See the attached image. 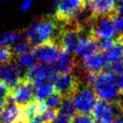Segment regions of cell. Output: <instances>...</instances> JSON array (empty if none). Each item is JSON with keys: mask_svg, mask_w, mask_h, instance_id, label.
I'll list each match as a JSON object with an SVG mask.
<instances>
[{"mask_svg": "<svg viewBox=\"0 0 123 123\" xmlns=\"http://www.w3.org/2000/svg\"><path fill=\"white\" fill-rule=\"evenodd\" d=\"M34 94L36 100L45 101L50 95L55 92L54 84L52 81H42L33 84Z\"/></svg>", "mask_w": 123, "mask_h": 123, "instance_id": "cell-18", "label": "cell"}, {"mask_svg": "<svg viewBox=\"0 0 123 123\" xmlns=\"http://www.w3.org/2000/svg\"><path fill=\"white\" fill-rule=\"evenodd\" d=\"M116 11L118 12V14L123 16V0H120L119 4L116 6Z\"/></svg>", "mask_w": 123, "mask_h": 123, "instance_id": "cell-30", "label": "cell"}, {"mask_svg": "<svg viewBox=\"0 0 123 123\" xmlns=\"http://www.w3.org/2000/svg\"><path fill=\"white\" fill-rule=\"evenodd\" d=\"M53 17L64 25L75 24L78 16L86 9V0H55Z\"/></svg>", "mask_w": 123, "mask_h": 123, "instance_id": "cell-3", "label": "cell"}, {"mask_svg": "<svg viewBox=\"0 0 123 123\" xmlns=\"http://www.w3.org/2000/svg\"><path fill=\"white\" fill-rule=\"evenodd\" d=\"M82 65L83 68L86 73L94 74H99L105 71L107 67H109L105 55L101 51H98L83 59Z\"/></svg>", "mask_w": 123, "mask_h": 123, "instance_id": "cell-13", "label": "cell"}, {"mask_svg": "<svg viewBox=\"0 0 123 123\" xmlns=\"http://www.w3.org/2000/svg\"><path fill=\"white\" fill-rule=\"evenodd\" d=\"M17 123H26V121H19V122H17Z\"/></svg>", "mask_w": 123, "mask_h": 123, "instance_id": "cell-33", "label": "cell"}, {"mask_svg": "<svg viewBox=\"0 0 123 123\" xmlns=\"http://www.w3.org/2000/svg\"><path fill=\"white\" fill-rule=\"evenodd\" d=\"M31 48H32V46L26 41V39H22L20 41H17L15 44H14L12 51L14 52V56H19V55H22L24 53L31 51Z\"/></svg>", "mask_w": 123, "mask_h": 123, "instance_id": "cell-23", "label": "cell"}, {"mask_svg": "<svg viewBox=\"0 0 123 123\" xmlns=\"http://www.w3.org/2000/svg\"><path fill=\"white\" fill-rule=\"evenodd\" d=\"M19 121H25L24 110L7 99L5 107L0 116V123H17Z\"/></svg>", "mask_w": 123, "mask_h": 123, "instance_id": "cell-16", "label": "cell"}, {"mask_svg": "<svg viewBox=\"0 0 123 123\" xmlns=\"http://www.w3.org/2000/svg\"><path fill=\"white\" fill-rule=\"evenodd\" d=\"M71 123H96L94 118L89 115H76L73 118Z\"/></svg>", "mask_w": 123, "mask_h": 123, "instance_id": "cell-26", "label": "cell"}, {"mask_svg": "<svg viewBox=\"0 0 123 123\" xmlns=\"http://www.w3.org/2000/svg\"><path fill=\"white\" fill-rule=\"evenodd\" d=\"M93 118L96 123H111L117 116H121L118 101L107 102L98 100L92 111Z\"/></svg>", "mask_w": 123, "mask_h": 123, "instance_id": "cell-7", "label": "cell"}, {"mask_svg": "<svg viewBox=\"0 0 123 123\" xmlns=\"http://www.w3.org/2000/svg\"><path fill=\"white\" fill-rule=\"evenodd\" d=\"M22 39L23 37L21 35L15 31L0 33V47H7L12 44H15L17 41Z\"/></svg>", "mask_w": 123, "mask_h": 123, "instance_id": "cell-20", "label": "cell"}, {"mask_svg": "<svg viewBox=\"0 0 123 123\" xmlns=\"http://www.w3.org/2000/svg\"><path fill=\"white\" fill-rule=\"evenodd\" d=\"M60 51L61 47L58 43L56 41H52L36 47L34 51L37 61L42 64L51 66L56 62Z\"/></svg>", "mask_w": 123, "mask_h": 123, "instance_id": "cell-9", "label": "cell"}, {"mask_svg": "<svg viewBox=\"0 0 123 123\" xmlns=\"http://www.w3.org/2000/svg\"><path fill=\"white\" fill-rule=\"evenodd\" d=\"M92 88L97 97L107 102H115L121 95L116 84V75L112 70H105L96 74Z\"/></svg>", "mask_w": 123, "mask_h": 123, "instance_id": "cell-2", "label": "cell"}, {"mask_svg": "<svg viewBox=\"0 0 123 123\" xmlns=\"http://www.w3.org/2000/svg\"><path fill=\"white\" fill-rule=\"evenodd\" d=\"M35 97L33 84L25 77L11 89L8 99L21 108H25L33 101Z\"/></svg>", "mask_w": 123, "mask_h": 123, "instance_id": "cell-6", "label": "cell"}, {"mask_svg": "<svg viewBox=\"0 0 123 123\" xmlns=\"http://www.w3.org/2000/svg\"><path fill=\"white\" fill-rule=\"evenodd\" d=\"M24 77L22 68L16 63L10 62L6 65L0 66V80L5 83L11 89L15 87Z\"/></svg>", "mask_w": 123, "mask_h": 123, "instance_id": "cell-12", "label": "cell"}, {"mask_svg": "<svg viewBox=\"0 0 123 123\" xmlns=\"http://www.w3.org/2000/svg\"><path fill=\"white\" fill-rule=\"evenodd\" d=\"M104 53L110 67L123 62V41L117 38L113 46Z\"/></svg>", "mask_w": 123, "mask_h": 123, "instance_id": "cell-17", "label": "cell"}, {"mask_svg": "<svg viewBox=\"0 0 123 123\" xmlns=\"http://www.w3.org/2000/svg\"><path fill=\"white\" fill-rule=\"evenodd\" d=\"M72 120L70 118L67 117V116L61 115L57 112V115L56 116V117L52 120L50 123H71Z\"/></svg>", "mask_w": 123, "mask_h": 123, "instance_id": "cell-28", "label": "cell"}, {"mask_svg": "<svg viewBox=\"0 0 123 123\" xmlns=\"http://www.w3.org/2000/svg\"><path fill=\"white\" fill-rule=\"evenodd\" d=\"M64 98L59 94L58 93H56L55 91L51 95H50L46 100L44 101L46 106L48 108V109L51 110H55V111H57L58 108L60 107L62 102Z\"/></svg>", "mask_w": 123, "mask_h": 123, "instance_id": "cell-22", "label": "cell"}, {"mask_svg": "<svg viewBox=\"0 0 123 123\" xmlns=\"http://www.w3.org/2000/svg\"><path fill=\"white\" fill-rule=\"evenodd\" d=\"M6 100H7V99H3V98H0V116H1V114H2L4 107H5Z\"/></svg>", "mask_w": 123, "mask_h": 123, "instance_id": "cell-31", "label": "cell"}, {"mask_svg": "<svg viewBox=\"0 0 123 123\" xmlns=\"http://www.w3.org/2000/svg\"><path fill=\"white\" fill-rule=\"evenodd\" d=\"M113 19H114L116 32L119 34L118 39L121 40V41H123V16L115 14L113 15Z\"/></svg>", "mask_w": 123, "mask_h": 123, "instance_id": "cell-25", "label": "cell"}, {"mask_svg": "<svg viewBox=\"0 0 123 123\" xmlns=\"http://www.w3.org/2000/svg\"><path fill=\"white\" fill-rule=\"evenodd\" d=\"M51 67L57 74H73L74 70L77 67V63L75 57L73 56L71 53L61 49L56 62Z\"/></svg>", "mask_w": 123, "mask_h": 123, "instance_id": "cell-15", "label": "cell"}, {"mask_svg": "<svg viewBox=\"0 0 123 123\" xmlns=\"http://www.w3.org/2000/svg\"><path fill=\"white\" fill-rule=\"evenodd\" d=\"M113 15L91 18L89 25V34L94 36L97 41L103 39H114L116 35V30Z\"/></svg>", "mask_w": 123, "mask_h": 123, "instance_id": "cell-5", "label": "cell"}, {"mask_svg": "<svg viewBox=\"0 0 123 123\" xmlns=\"http://www.w3.org/2000/svg\"><path fill=\"white\" fill-rule=\"evenodd\" d=\"M111 123H123V119L121 116H117Z\"/></svg>", "mask_w": 123, "mask_h": 123, "instance_id": "cell-32", "label": "cell"}, {"mask_svg": "<svg viewBox=\"0 0 123 123\" xmlns=\"http://www.w3.org/2000/svg\"><path fill=\"white\" fill-rule=\"evenodd\" d=\"M53 84L55 91L63 98H72L80 86V80L79 77L73 74H56L53 80Z\"/></svg>", "mask_w": 123, "mask_h": 123, "instance_id": "cell-8", "label": "cell"}, {"mask_svg": "<svg viewBox=\"0 0 123 123\" xmlns=\"http://www.w3.org/2000/svg\"><path fill=\"white\" fill-rule=\"evenodd\" d=\"M57 112L59 114L63 115V116L70 118V119L74 118L76 116L77 111H76V109L74 105L72 98H64L60 107L58 108Z\"/></svg>", "mask_w": 123, "mask_h": 123, "instance_id": "cell-21", "label": "cell"}, {"mask_svg": "<svg viewBox=\"0 0 123 123\" xmlns=\"http://www.w3.org/2000/svg\"><path fill=\"white\" fill-rule=\"evenodd\" d=\"M87 6L93 18L113 15L116 12V0H87Z\"/></svg>", "mask_w": 123, "mask_h": 123, "instance_id": "cell-10", "label": "cell"}, {"mask_svg": "<svg viewBox=\"0 0 123 123\" xmlns=\"http://www.w3.org/2000/svg\"><path fill=\"white\" fill-rule=\"evenodd\" d=\"M100 51L98 41L90 34L82 35L75 50V54L79 57L84 58Z\"/></svg>", "mask_w": 123, "mask_h": 123, "instance_id": "cell-14", "label": "cell"}, {"mask_svg": "<svg viewBox=\"0 0 123 123\" xmlns=\"http://www.w3.org/2000/svg\"><path fill=\"white\" fill-rule=\"evenodd\" d=\"M56 74L53 70L52 67L42 63H36L32 68L27 69L25 77L29 79L33 84L42 81L54 80Z\"/></svg>", "mask_w": 123, "mask_h": 123, "instance_id": "cell-11", "label": "cell"}, {"mask_svg": "<svg viewBox=\"0 0 123 123\" xmlns=\"http://www.w3.org/2000/svg\"></svg>", "mask_w": 123, "mask_h": 123, "instance_id": "cell-35", "label": "cell"}, {"mask_svg": "<svg viewBox=\"0 0 123 123\" xmlns=\"http://www.w3.org/2000/svg\"><path fill=\"white\" fill-rule=\"evenodd\" d=\"M14 56V54L12 51V48L9 46L0 47V66H4L12 62Z\"/></svg>", "mask_w": 123, "mask_h": 123, "instance_id": "cell-24", "label": "cell"}, {"mask_svg": "<svg viewBox=\"0 0 123 123\" xmlns=\"http://www.w3.org/2000/svg\"><path fill=\"white\" fill-rule=\"evenodd\" d=\"M33 4V0H22L20 4V10L23 12H27L31 9V6Z\"/></svg>", "mask_w": 123, "mask_h": 123, "instance_id": "cell-29", "label": "cell"}, {"mask_svg": "<svg viewBox=\"0 0 123 123\" xmlns=\"http://www.w3.org/2000/svg\"><path fill=\"white\" fill-rule=\"evenodd\" d=\"M86 1H87V0H86Z\"/></svg>", "mask_w": 123, "mask_h": 123, "instance_id": "cell-34", "label": "cell"}, {"mask_svg": "<svg viewBox=\"0 0 123 123\" xmlns=\"http://www.w3.org/2000/svg\"><path fill=\"white\" fill-rule=\"evenodd\" d=\"M36 62H37L36 56L35 54V51L32 50L22 55L17 56L16 58V64L20 68H31L34 65H36Z\"/></svg>", "mask_w": 123, "mask_h": 123, "instance_id": "cell-19", "label": "cell"}, {"mask_svg": "<svg viewBox=\"0 0 123 123\" xmlns=\"http://www.w3.org/2000/svg\"><path fill=\"white\" fill-rule=\"evenodd\" d=\"M11 88L9 85L0 80V98H3L4 99H7L11 93Z\"/></svg>", "mask_w": 123, "mask_h": 123, "instance_id": "cell-27", "label": "cell"}, {"mask_svg": "<svg viewBox=\"0 0 123 123\" xmlns=\"http://www.w3.org/2000/svg\"><path fill=\"white\" fill-rule=\"evenodd\" d=\"M54 17H46L36 20L26 31L25 38L32 47L56 41L61 28Z\"/></svg>", "mask_w": 123, "mask_h": 123, "instance_id": "cell-1", "label": "cell"}, {"mask_svg": "<svg viewBox=\"0 0 123 123\" xmlns=\"http://www.w3.org/2000/svg\"><path fill=\"white\" fill-rule=\"evenodd\" d=\"M76 111L81 115H89L92 112L97 103V95L94 89L88 84L79 86L72 97Z\"/></svg>", "mask_w": 123, "mask_h": 123, "instance_id": "cell-4", "label": "cell"}]
</instances>
